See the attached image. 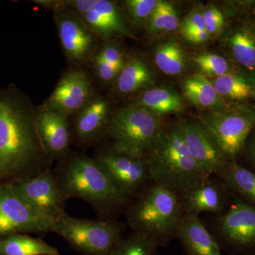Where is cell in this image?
<instances>
[{"instance_id":"19","label":"cell","mask_w":255,"mask_h":255,"mask_svg":"<svg viewBox=\"0 0 255 255\" xmlns=\"http://www.w3.org/2000/svg\"><path fill=\"white\" fill-rule=\"evenodd\" d=\"M226 204V192L209 177L184 194L182 209L189 216H199L202 212H222Z\"/></svg>"},{"instance_id":"4","label":"cell","mask_w":255,"mask_h":255,"mask_svg":"<svg viewBox=\"0 0 255 255\" xmlns=\"http://www.w3.org/2000/svg\"><path fill=\"white\" fill-rule=\"evenodd\" d=\"M162 130L160 117L130 105L112 116L107 135L117 152L146 158L158 142Z\"/></svg>"},{"instance_id":"32","label":"cell","mask_w":255,"mask_h":255,"mask_svg":"<svg viewBox=\"0 0 255 255\" xmlns=\"http://www.w3.org/2000/svg\"><path fill=\"white\" fill-rule=\"evenodd\" d=\"M95 53L119 72L122 71L127 60L120 47L113 42H106L99 46Z\"/></svg>"},{"instance_id":"2","label":"cell","mask_w":255,"mask_h":255,"mask_svg":"<svg viewBox=\"0 0 255 255\" xmlns=\"http://www.w3.org/2000/svg\"><path fill=\"white\" fill-rule=\"evenodd\" d=\"M52 171L66 200L82 199L102 216L112 214L129 201L116 189L92 157L68 154Z\"/></svg>"},{"instance_id":"20","label":"cell","mask_w":255,"mask_h":255,"mask_svg":"<svg viewBox=\"0 0 255 255\" xmlns=\"http://www.w3.org/2000/svg\"><path fill=\"white\" fill-rule=\"evenodd\" d=\"M177 236L188 255H222L219 243L199 216H184Z\"/></svg>"},{"instance_id":"26","label":"cell","mask_w":255,"mask_h":255,"mask_svg":"<svg viewBox=\"0 0 255 255\" xmlns=\"http://www.w3.org/2000/svg\"><path fill=\"white\" fill-rule=\"evenodd\" d=\"M0 255H60V253L41 238L14 234L0 239Z\"/></svg>"},{"instance_id":"37","label":"cell","mask_w":255,"mask_h":255,"mask_svg":"<svg viewBox=\"0 0 255 255\" xmlns=\"http://www.w3.org/2000/svg\"><path fill=\"white\" fill-rule=\"evenodd\" d=\"M184 36L188 40V41L194 43H204L209 39L210 35L206 31H191L184 33Z\"/></svg>"},{"instance_id":"13","label":"cell","mask_w":255,"mask_h":255,"mask_svg":"<svg viewBox=\"0 0 255 255\" xmlns=\"http://www.w3.org/2000/svg\"><path fill=\"white\" fill-rule=\"evenodd\" d=\"M233 203L218 219L221 236L231 246L240 249L255 247V207L231 194Z\"/></svg>"},{"instance_id":"21","label":"cell","mask_w":255,"mask_h":255,"mask_svg":"<svg viewBox=\"0 0 255 255\" xmlns=\"http://www.w3.org/2000/svg\"><path fill=\"white\" fill-rule=\"evenodd\" d=\"M183 92L191 104L204 110H224L231 106L218 94L213 82L202 74H196L186 79Z\"/></svg>"},{"instance_id":"11","label":"cell","mask_w":255,"mask_h":255,"mask_svg":"<svg viewBox=\"0 0 255 255\" xmlns=\"http://www.w3.org/2000/svg\"><path fill=\"white\" fill-rule=\"evenodd\" d=\"M28 206L53 221L66 214L64 197L53 171L10 184Z\"/></svg>"},{"instance_id":"15","label":"cell","mask_w":255,"mask_h":255,"mask_svg":"<svg viewBox=\"0 0 255 255\" xmlns=\"http://www.w3.org/2000/svg\"><path fill=\"white\" fill-rule=\"evenodd\" d=\"M68 119L58 112L41 107L36 109L37 132L52 162L69 154L73 132Z\"/></svg>"},{"instance_id":"17","label":"cell","mask_w":255,"mask_h":255,"mask_svg":"<svg viewBox=\"0 0 255 255\" xmlns=\"http://www.w3.org/2000/svg\"><path fill=\"white\" fill-rule=\"evenodd\" d=\"M230 60L246 73H255V18L239 19L223 38Z\"/></svg>"},{"instance_id":"31","label":"cell","mask_w":255,"mask_h":255,"mask_svg":"<svg viewBox=\"0 0 255 255\" xmlns=\"http://www.w3.org/2000/svg\"><path fill=\"white\" fill-rule=\"evenodd\" d=\"M159 1L157 0H127L124 1L129 19L137 26L147 23Z\"/></svg>"},{"instance_id":"38","label":"cell","mask_w":255,"mask_h":255,"mask_svg":"<svg viewBox=\"0 0 255 255\" xmlns=\"http://www.w3.org/2000/svg\"><path fill=\"white\" fill-rule=\"evenodd\" d=\"M33 1L45 9H52L53 11L59 7L62 4L61 0H34Z\"/></svg>"},{"instance_id":"27","label":"cell","mask_w":255,"mask_h":255,"mask_svg":"<svg viewBox=\"0 0 255 255\" xmlns=\"http://www.w3.org/2000/svg\"><path fill=\"white\" fill-rule=\"evenodd\" d=\"M155 62L161 71L169 75H179L185 68L184 51L174 41L166 42L157 47Z\"/></svg>"},{"instance_id":"10","label":"cell","mask_w":255,"mask_h":255,"mask_svg":"<svg viewBox=\"0 0 255 255\" xmlns=\"http://www.w3.org/2000/svg\"><path fill=\"white\" fill-rule=\"evenodd\" d=\"M107 177L123 195L130 199L149 177L146 158L117 152L112 147L92 157Z\"/></svg>"},{"instance_id":"39","label":"cell","mask_w":255,"mask_h":255,"mask_svg":"<svg viewBox=\"0 0 255 255\" xmlns=\"http://www.w3.org/2000/svg\"><path fill=\"white\" fill-rule=\"evenodd\" d=\"M248 76L251 78L252 83H253V88L255 91V73H247Z\"/></svg>"},{"instance_id":"9","label":"cell","mask_w":255,"mask_h":255,"mask_svg":"<svg viewBox=\"0 0 255 255\" xmlns=\"http://www.w3.org/2000/svg\"><path fill=\"white\" fill-rule=\"evenodd\" d=\"M60 46L67 60L79 66L91 61L100 38L64 5L53 11Z\"/></svg>"},{"instance_id":"28","label":"cell","mask_w":255,"mask_h":255,"mask_svg":"<svg viewBox=\"0 0 255 255\" xmlns=\"http://www.w3.org/2000/svg\"><path fill=\"white\" fill-rule=\"evenodd\" d=\"M159 242L145 233L135 232L127 238H121L110 255H155Z\"/></svg>"},{"instance_id":"22","label":"cell","mask_w":255,"mask_h":255,"mask_svg":"<svg viewBox=\"0 0 255 255\" xmlns=\"http://www.w3.org/2000/svg\"><path fill=\"white\" fill-rule=\"evenodd\" d=\"M154 75L145 62L138 58L128 59L115 80V90L122 95H130L150 86Z\"/></svg>"},{"instance_id":"29","label":"cell","mask_w":255,"mask_h":255,"mask_svg":"<svg viewBox=\"0 0 255 255\" xmlns=\"http://www.w3.org/2000/svg\"><path fill=\"white\" fill-rule=\"evenodd\" d=\"M148 31H172L179 27V17L173 5L159 1L147 23Z\"/></svg>"},{"instance_id":"24","label":"cell","mask_w":255,"mask_h":255,"mask_svg":"<svg viewBox=\"0 0 255 255\" xmlns=\"http://www.w3.org/2000/svg\"><path fill=\"white\" fill-rule=\"evenodd\" d=\"M226 187L234 195L255 207V172L237 161L228 162L221 174Z\"/></svg>"},{"instance_id":"18","label":"cell","mask_w":255,"mask_h":255,"mask_svg":"<svg viewBox=\"0 0 255 255\" xmlns=\"http://www.w3.org/2000/svg\"><path fill=\"white\" fill-rule=\"evenodd\" d=\"M77 16L103 41L115 36H132L123 15L114 1L95 0L91 9Z\"/></svg>"},{"instance_id":"8","label":"cell","mask_w":255,"mask_h":255,"mask_svg":"<svg viewBox=\"0 0 255 255\" xmlns=\"http://www.w3.org/2000/svg\"><path fill=\"white\" fill-rule=\"evenodd\" d=\"M55 222L38 214L10 184H0V239L14 234L53 232Z\"/></svg>"},{"instance_id":"25","label":"cell","mask_w":255,"mask_h":255,"mask_svg":"<svg viewBox=\"0 0 255 255\" xmlns=\"http://www.w3.org/2000/svg\"><path fill=\"white\" fill-rule=\"evenodd\" d=\"M132 105L145 108L159 117L179 113L184 108L182 98L177 92L165 87L145 90Z\"/></svg>"},{"instance_id":"1","label":"cell","mask_w":255,"mask_h":255,"mask_svg":"<svg viewBox=\"0 0 255 255\" xmlns=\"http://www.w3.org/2000/svg\"><path fill=\"white\" fill-rule=\"evenodd\" d=\"M51 162L36 126V109L16 85L0 89V184L50 170Z\"/></svg>"},{"instance_id":"6","label":"cell","mask_w":255,"mask_h":255,"mask_svg":"<svg viewBox=\"0 0 255 255\" xmlns=\"http://www.w3.org/2000/svg\"><path fill=\"white\" fill-rule=\"evenodd\" d=\"M200 123L228 160L237 161L255 127V104L232 105L224 110L208 111L201 114Z\"/></svg>"},{"instance_id":"36","label":"cell","mask_w":255,"mask_h":255,"mask_svg":"<svg viewBox=\"0 0 255 255\" xmlns=\"http://www.w3.org/2000/svg\"><path fill=\"white\" fill-rule=\"evenodd\" d=\"M242 155H244L245 160L248 164V167H246L255 172V127L247 139Z\"/></svg>"},{"instance_id":"35","label":"cell","mask_w":255,"mask_h":255,"mask_svg":"<svg viewBox=\"0 0 255 255\" xmlns=\"http://www.w3.org/2000/svg\"><path fill=\"white\" fill-rule=\"evenodd\" d=\"M206 31L204 13L195 11L188 15L182 23V34L191 31Z\"/></svg>"},{"instance_id":"14","label":"cell","mask_w":255,"mask_h":255,"mask_svg":"<svg viewBox=\"0 0 255 255\" xmlns=\"http://www.w3.org/2000/svg\"><path fill=\"white\" fill-rule=\"evenodd\" d=\"M184 140L191 155L208 176L221 177L229 161L214 137L200 122H181Z\"/></svg>"},{"instance_id":"23","label":"cell","mask_w":255,"mask_h":255,"mask_svg":"<svg viewBox=\"0 0 255 255\" xmlns=\"http://www.w3.org/2000/svg\"><path fill=\"white\" fill-rule=\"evenodd\" d=\"M216 92L233 105L255 100V91L251 78L244 71L234 72L216 78L212 82Z\"/></svg>"},{"instance_id":"3","label":"cell","mask_w":255,"mask_h":255,"mask_svg":"<svg viewBox=\"0 0 255 255\" xmlns=\"http://www.w3.org/2000/svg\"><path fill=\"white\" fill-rule=\"evenodd\" d=\"M146 161L149 178L177 194H185L210 177L191 155L181 122L163 128Z\"/></svg>"},{"instance_id":"5","label":"cell","mask_w":255,"mask_h":255,"mask_svg":"<svg viewBox=\"0 0 255 255\" xmlns=\"http://www.w3.org/2000/svg\"><path fill=\"white\" fill-rule=\"evenodd\" d=\"M177 194L155 184L145 191L128 213L129 225L160 242L177 235L183 217Z\"/></svg>"},{"instance_id":"34","label":"cell","mask_w":255,"mask_h":255,"mask_svg":"<svg viewBox=\"0 0 255 255\" xmlns=\"http://www.w3.org/2000/svg\"><path fill=\"white\" fill-rule=\"evenodd\" d=\"M206 30L209 35L219 33L225 25V18L222 11L218 8H208L204 12Z\"/></svg>"},{"instance_id":"30","label":"cell","mask_w":255,"mask_h":255,"mask_svg":"<svg viewBox=\"0 0 255 255\" xmlns=\"http://www.w3.org/2000/svg\"><path fill=\"white\" fill-rule=\"evenodd\" d=\"M194 61L196 66L204 73V75H209L216 78L226 74L242 71L236 70V65L232 63L231 60L227 59L222 55L215 53H201L196 55Z\"/></svg>"},{"instance_id":"7","label":"cell","mask_w":255,"mask_h":255,"mask_svg":"<svg viewBox=\"0 0 255 255\" xmlns=\"http://www.w3.org/2000/svg\"><path fill=\"white\" fill-rule=\"evenodd\" d=\"M53 232L85 255H110L122 238V228L119 223L80 219L67 214L55 221Z\"/></svg>"},{"instance_id":"33","label":"cell","mask_w":255,"mask_h":255,"mask_svg":"<svg viewBox=\"0 0 255 255\" xmlns=\"http://www.w3.org/2000/svg\"><path fill=\"white\" fill-rule=\"evenodd\" d=\"M92 67L96 77L103 83L108 84L115 82L120 72L117 68L107 63L98 55L94 54L91 60Z\"/></svg>"},{"instance_id":"16","label":"cell","mask_w":255,"mask_h":255,"mask_svg":"<svg viewBox=\"0 0 255 255\" xmlns=\"http://www.w3.org/2000/svg\"><path fill=\"white\" fill-rule=\"evenodd\" d=\"M75 116L72 127L74 136L83 146L92 145L107 134L112 118L110 102L96 94Z\"/></svg>"},{"instance_id":"12","label":"cell","mask_w":255,"mask_h":255,"mask_svg":"<svg viewBox=\"0 0 255 255\" xmlns=\"http://www.w3.org/2000/svg\"><path fill=\"white\" fill-rule=\"evenodd\" d=\"M96 95L93 83L84 70L69 69L39 107L69 117L75 115Z\"/></svg>"}]
</instances>
